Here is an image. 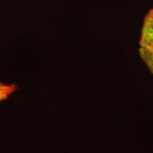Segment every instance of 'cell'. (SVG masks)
Here are the masks:
<instances>
[{"label": "cell", "mask_w": 153, "mask_h": 153, "mask_svg": "<svg viewBox=\"0 0 153 153\" xmlns=\"http://www.w3.org/2000/svg\"><path fill=\"white\" fill-rule=\"evenodd\" d=\"M139 54L153 75V9L145 15L139 42Z\"/></svg>", "instance_id": "cell-1"}, {"label": "cell", "mask_w": 153, "mask_h": 153, "mask_svg": "<svg viewBox=\"0 0 153 153\" xmlns=\"http://www.w3.org/2000/svg\"><path fill=\"white\" fill-rule=\"evenodd\" d=\"M18 89V85L11 83L9 85L0 82V102L7 100L10 95Z\"/></svg>", "instance_id": "cell-2"}, {"label": "cell", "mask_w": 153, "mask_h": 153, "mask_svg": "<svg viewBox=\"0 0 153 153\" xmlns=\"http://www.w3.org/2000/svg\"><path fill=\"white\" fill-rule=\"evenodd\" d=\"M1 0H0V2H1Z\"/></svg>", "instance_id": "cell-3"}]
</instances>
